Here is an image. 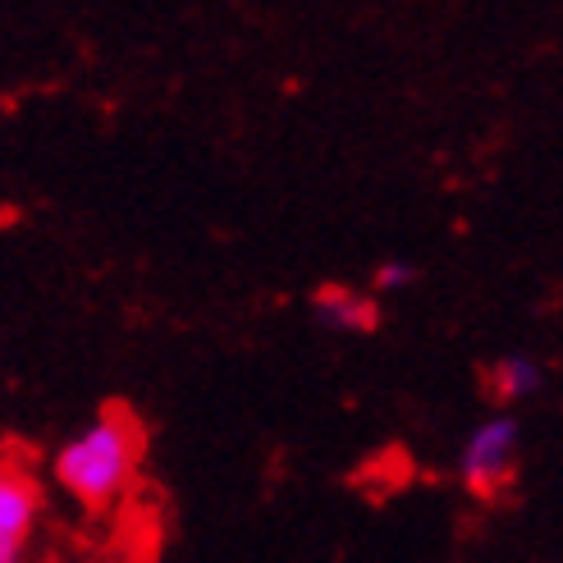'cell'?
Here are the masks:
<instances>
[{
	"mask_svg": "<svg viewBox=\"0 0 563 563\" xmlns=\"http://www.w3.org/2000/svg\"><path fill=\"white\" fill-rule=\"evenodd\" d=\"M541 380H545L541 362L527 357V353H504L495 367H490V376H486V385H490V394H495L499 404H522V399H531V394L541 389Z\"/></svg>",
	"mask_w": 563,
	"mask_h": 563,
	"instance_id": "5b68a950",
	"label": "cell"
},
{
	"mask_svg": "<svg viewBox=\"0 0 563 563\" xmlns=\"http://www.w3.org/2000/svg\"><path fill=\"white\" fill-rule=\"evenodd\" d=\"M42 518V490L27 472H5L0 476V563L23 559L33 527Z\"/></svg>",
	"mask_w": 563,
	"mask_h": 563,
	"instance_id": "3957f363",
	"label": "cell"
},
{
	"mask_svg": "<svg viewBox=\"0 0 563 563\" xmlns=\"http://www.w3.org/2000/svg\"><path fill=\"white\" fill-rule=\"evenodd\" d=\"M137 427L129 412H106L88 431H78L51 463V476L82 509H110L137 472Z\"/></svg>",
	"mask_w": 563,
	"mask_h": 563,
	"instance_id": "6da1fadb",
	"label": "cell"
},
{
	"mask_svg": "<svg viewBox=\"0 0 563 563\" xmlns=\"http://www.w3.org/2000/svg\"><path fill=\"white\" fill-rule=\"evenodd\" d=\"M408 285H412V266H408V262H380V271H376V289H380V294L408 289Z\"/></svg>",
	"mask_w": 563,
	"mask_h": 563,
	"instance_id": "8992f818",
	"label": "cell"
},
{
	"mask_svg": "<svg viewBox=\"0 0 563 563\" xmlns=\"http://www.w3.org/2000/svg\"><path fill=\"white\" fill-rule=\"evenodd\" d=\"M312 307H317V321H321V325L344 330V334H372V330L380 325V307H376V298L357 294V289H344V285H325V289H317Z\"/></svg>",
	"mask_w": 563,
	"mask_h": 563,
	"instance_id": "277c9868",
	"label": "cell"
},
{
	"mask_svg": "<svg viewBox=\"0 0 563 563\" xmlns=\"http://www.w3.org/2000/svg\"><path fill=\"white\" fill-rule=\"evenodd\" d=\"M518 444H522V427L514 417H490L482 421L467 444H463V459H459V472H463V486L476 495V499H495L504 486L514 482L518 472Z\"/></svg>",
	"mask_w": 563,
	"mask_h": 563,
	"instance_id": "7a4b0ae2",
	"label": "cell"
}]
</instances>
